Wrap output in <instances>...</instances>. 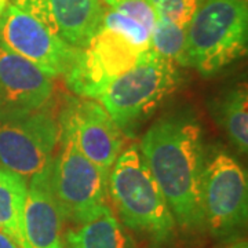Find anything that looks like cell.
Returning a JSON list of instances; mask_svg holds the SVG:
<instances>
[{
    "instance_id": "6da1fadb",
    "label": "cell",
    "mask_w": 248,
    "mask_h": 248,
    "mask_svg": "<svg viewBox=\"0 0 248 248\" xmlns=\"http://www.w3.org/2000/svg\"><path fill=\"white\" fill-rule=\"evenodd\" d=\"M140 149L159 184L177 228L204 231L202 187L207 152L203 127L189 109L163 115L143 134Z\"/></svg>"
},
{
    "instance_id": "7a4b0ae2",
    "label": "cell",
    "mask_w": 248,
    "mask_h": 248,
    "mask_svg": "<svg viewBox=\"0 0 248 248\" xmlns=\"http://www.w3.org/2000/svg\"><path fill=\"white\" fill-rule=\"evenodd\" d=\"M108 193L124 228L164 248L177 236V223L166 197L134 143L119 155L109 174Z\"/></svg>"
},
{
    "instance_id": "3957f363",
    "label": "cell",
    "mask_w": 248,
    "mask_h": 248,
    "mask_svg": "<svg viewBox=\"0 0 248 248\" xmlns=\"http://www.w3.org/2000/svg\"><path fill=\"white\" fill-rule=\"evenodd\" d=\"M247 0H204L186 27V66L211 78L247 50Z\"/></svg>"
},
{
    "instance_id": "277c9868",
    "label": "cell",
    "mask_w": 248,
    "mask_h": 248,
    "mask_svg": "<svg viewBox=\"0 0 248 248\" xmlns=\"http://www.w3.org/2000/svg\"><path fill=\"white\" fill-rule=\"evenodd\" d=\"M181 83L177 63L153 51L142 54L131 69L112 81L99 97L108 113L125 137L141 125Z\"/></svg>"
},
{
    "instance_id": "5b68a950",
    "label": "cell",
    "mask_w": 248,
    "mask_h": 248,
    "mask_svg": "<svg viewBox=\"0 0 248 248\" xmlns=\"http://www.w3.org/2000/svg\"><path fill=\"white\" fill-rule=\"evenodd\" d=\"M60 130L58 149L50 167L51 187L63 221L79 226L108 205L109 175L80 152L71 128L62 120Z\"/></svg>"
},
{
    "instance_id": "8992f818",
    "label": "cell",
    "mask_w": 248,
    "mask_h": 248,
    "mask_svg": "<svg viewBox=\"0 0 248 248\" xmlns=\"http://www.w3.org/2000/svg\"><path fill=\"white\" fill-rule=\"evenodd\" d=\"M60 131L53 101L28 115L0 120V167L29 182L51 166Z\"/></svg>"
},
{
    "instance_id": "52a82bcc",
    "label": "cell",
    "mask_w": 248,
    "mask_h": 248,
    "mask_svg": "<svg viewBox=\"0 0 248 248\" xmlns=\"http://www.w3.org/2000/svg\"><path fill=\"white\" fill-rule=\"evenodd\" d=\"M204 229L215 239H232L244 231L248 218L247 172L229 153L207 160L202 187Z\"/></svg>"
},
{
    "instance_id": "ba28073f",
    "label": "cell",
    "mask_w": 248,
    "mask_h": 248,
    "mask_svg": "<svg viewBox=\"0 0 248 248\" xmlns=\"http://www.w3.org/2000/svg\"><path fill=\"white\" fill-rule=\"evenodd\" d=\"M0 43L53 79L63 78L80 50L13 3L0 16Z\"/></svg>"
},
{
    "instance_id": "9c48e42d",
    "label": "cell",
    "mask_w": 248,
    "mask_h": 248,
    "mask_svg": "<svg viewBox=\"0 0 248 248\" xmlns=\"http://www.w3.org/2000/svg\"><path fill=\"white\" fill-rule=\"evenodd\" d=\"M141 55L123 37L101 28L89 46L80 48L63 80L75 95L98 101L108 86L131 69Z\"/></svg>"
},
{
    "instance_id": "30bf717a",
    "label": "cell",
    "mask_w": 248,
    "mask_h": 248,
    "mask_svg": "<svg viewBox=\"0 0 248 248\" xmlns=\"http://www.w3.org/2000/svg\"><path fill=\"white\" fill-rule=\"evenodd\" d=\"M58 117L71 128L80 152L109 175L125 135L104 105L97 99L68 97Z\"/></svg>"
},
{
    "instance_id": "8fae6325",
    "label": "cell",
    "mask_w": 248,
    "mask_h": 248,
    "mask_svg": "<svg viewBox=\"0 0 248 248\" xmlns=\"http://www.w3.org/2000/svg\"><path fill=\"white\" fill-rule=\"evenodd\" d=\"M53 95V78L0 43V120L35 112Z\"/></svg>"
},
{
    "instance_id": "7c38bea8",
    "label": "cell",
    "mask_w": 248,
    "mask_h": 248,
    "mask_svg": "<svg viewBox=\"0 0 248 248\" xmlns=\"http://www.w3.org/2000/svg\"><path fill=\"white\" fill-rule=\"evenodd\" d=\"M50 167L28 182L24 207L27 248H66L62 233L63 218L51 187Z\"/></svg>"
},
{
    "instance_id": "4fadbf2b",
    "label": "cell",
    "mask_w": 248,
    "mask_h": 248,
    "mask_svg": "<svg viewBox=\"0 0 248 248\" xmlns=\"http://www.w3.org/2000/svg\"><path fill=\"white\" fill-rule=\"evenodd\" d=\"M48 27L63 42L86 48L102 28L107 7L101 0H46Z\"/></svg>"
},
{
    "instance_id": "5bb4252c",
    "label": "cell",
    "mask_w": 248,
    "mask_h": 248,
    "mask_svg": "<svg viewBox=\"0 0 248 248\" xmlns=\"http://www.w3.org/2000/svg\"><path fill=\"white\" fill-rule=\"evenodd\" d=\"M156 21L157 14L149 0H124L105 10L102 28L123 37L138 54H145L151 51Z\"/></svg>"
},
{
    "instance_id": "9a60e30c",
    "label": "cell",
    "mask_w": 248,
    "mask_h": 248,
    "mask_svg": "<svg viewBox=\"0 0 248 248\" xmlns=\"http://www.w3.org/2000/svg\"><path fill=\"white\" fill-rule=\"evenodd\" d=\"M66 248H135L130 234L107 205L65 234Z\"/></svg>"
},
{
    "instance_id": "2e32d148",
    "label": "cell",
    "mask_w": 248,
    "mask_h": 248,
    "mask_svg": "<svg viewBox=\"0 0 248 248\" xmlns=\"http://www.w3.org/2000/svg\"><path fill=\"white\" fill-rule=\"evenodd\" d=\"M28 182L22 177L0 167V231L27 248L24 236V207Z\"/></svg>"
},
{
    "instance_id": "e0dca14e",
    "label": "cell",
    "mask_w": 248,
    "mask_h": 248,
    "mask_svg": "<svg viewBox=\"0 0 248 248\" xmlns=\"http://www.w3.org/2000/svg\"><path fill=\"white\" fill-rule=\"evenodd\" d=\"M214 117L240 153L248 148V95L244 86L228 90L213 105Z\"/></svg>"
},
{
    "instance_id": "ac0fdd59",
    "label": "cell",
    "mask_w": 248,
    "mask_h": 248,
    "mask_svg": "<svg viewBox=\"0 0 248 248\" xmlns=\"http://www.w3.org/2000/svg\"><path fill=\"white\" fill-rule=\"evenodd\" d=\"M151 51L177 65L186 66V28L157 17L152 32Z\"/></svg>"
},
{
    "instance_id": "d6986e66",
    "label": "cell",
    "mask_w": 248,
    "mask_h": 248,
    "mask_svg": "<svg viewBox=\"0 0 248 248\" xmlns=\"http://www.w3.org/2000/svg\"><path fill=\"white\" fill-rule=\"evenodd\" d=\"M157 17L170 21L178 27L189 25L196 10L204 0H149Z\"/></svg>"
},
{
    "instance_id": "ffe728a7",
    "label": "cell",
    "mask_w": 248,
    "mask_h": 248,
    "mask_svg": "<svg viewBox=\"0 0 248 248\" xmlns=\"http://www.w3.org/2000/svg\"><path fill=\"white\" fill-rule=\"evenodd\" d=\"M0 248H19L14 240L9 237L4 232L0 231Z\"/></svg>"
},
{
    "instance_id": "44dd1931",
    "label": "cell",
    "mask_w": 248,
    "mask_h": 248,
    "mask_svg": "<svg viewBox=\"0 0 248 248\" xmlns=\"http://www.w3.org/2000/svg\"><path fill=\"white\" fill-rule=\"evenodd\" d=\"M225 248H248L247 241H239V243H234V244H231L228 247Z\"/></svg>"
},
{
    "instance_id": "7402d4cb",
    "label": "cell",
    "mask_w": 248,
    "mask_h": 248,
    "mask_svg": "<svg viewBox=\"0 0 248 248\" xmlns=\"http://www.w3.org/2000/svg\"><path fill=\"white\" fill-rule=\"evenodd\" d=\"M102 1L107 4L108 7H115V6H117L119 3H122L124 0H102Z\"/></svg>"
},
{
    "instance_id": "603a6c76",
    "label": "cell",
    "mask_w": 248,
    "mask_h": 248,
    "mask_svg": "<svg viewBox=\"0 0 248 248\" xmlns=\"http://www.w3.org/2000/svg\"><path fill=\"white\" fill-rule=\"evenodd\" d=\"M9 0H0V16L4 13V10L7 9V6H9Z\"/></svg>"
},
{
    "instance_id": "cb8c5ba5",
    "label": "cell",
    "mask_w": 248,
    "mask_h": 248,
    "mask_svg": "<svg viewBox=\"0 0 248 248\" xmlns=\"http://www.w3.org/2000/svg\"><path fill=\"white\" fill-rule=\"evenodd\" d=\"M28 0H13V4H16V6H19V4H22V3H25Z\"/></svg>"
}]
</instances>
